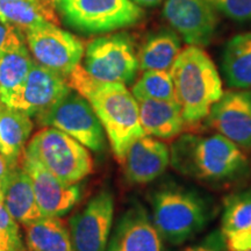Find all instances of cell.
Wrapping results in <instances>:
<instances>
[{"label": "cell", "instance_id": "cell-34", "mask_svg": "<svg viewBox=\"0 0 251 251\" xmlns=\"http://www.w3.org/2000/svg\"><path fill=\"white\" fill-rule=\"evenodd\" d=\"M0 201L4 202V194H2V186H1V181H0Z\"/></svg>", "mask_w": 251, "mask_h": 251}, {"label": "cell", "instance_id": "cell-28", "mask_svg": "<svg viewBox=\"0 0 251 251\" xmlns=\"http://www.w3.org/2000/svg\"><path fill=\"white\" fill-rule=\"evenodd\" d=\"M179 251H229L226 238L220 229L208 233L198 242L180 249Z\"/></svg>", "mask_w": 251, "mask_h": 251}, {"label": "cell", "instance_id": "cell-15", "mask_svg": "<svg viewBox=\"0 0 251 251\" xmlns=\"http://www.w3.org/2000/svg\"><path fill=\"white\" fill-rule=\"evenodd\" d=\"M163 241L146 208L135 205L118 221L106 251H164Z\"/></svg>", "mask_w": 251, "mask_h": 251}, {"label": "cell", "instance_id": "cell-23", "mask_svg": "<svg viewBox=\"0 0 251 251\" xmlns=\"http://www.w3.org/2000/svg\"><path fill=\"white\" fill-rule=\"evenodd\" d=\"M33 64L25 45L0 54V102L9 105L20 92Z\"/></svg>", "mask_w": 251, "mask_h": 251}, {"label": "cell", "instance_id": "cell-11", "mask_svg": "<svg viewBox=\"0 0 251 251\" xmlns=\"http://www.w3.org/2000/svg\"><path fill=\"white\" fill-rule=\"evenodd\" d=\"M207 126L243 150H251V91H226L212 106Z\"/></svg>", "mask_w": 251, "mask_h": 251}, {"label": "cell", "instance_id": "cell-17", "mask_svg": "<svg viewBox=\"0 0 251 251\" xmlns=\"http://www.w3.org/2000/svg\"><path fill=\"white\" fill-rule=\"evenodd\" d=\"M220 230L229 251L251 250V188L226 197Z\"/></svg>", "mask_w": 251, "mask_h": 251}, {"label": "cell", "instance_id": "cell-25", "mask_svg": "<svg viewBox=\"0 0 251 251\" xmlns=\"http://www.w3.org/2000/svg\"><path fill=\"white\" fill-rule=\"evenodd\" d=\"M0 20L25 30L57 21L54 8L40 0H0Z\"/></svg>", "mask_w": 251, "mask_h": 251}, {"label": "cell", "instance_id": "cell-1", "mask_svg": "<svg viewBox=\"0 0 251 251\" xmlns=\"http://www.w3.org/2000/svg\"><path fill=\"white\" fill-rule=\"evenodd\" d=\"M69 86L83 96L101 122L113 153L124 162L127 150L146 135L140 121L139 103L121 83L96 79L78 65L67 76Z\"/></svg>", "mask_w": 251, "mask_h": 251}, {"label": "cell", "instance_id": "cell-16", "mask_svg": "<svg viewBox=\"0 0 251 251\" xmlns=\"http://www.w3.org/2000/svg\"><path fill=\"white\" fill-rule=\"evenodd\" d=\"M170 162V147L156 137L144 135L129 147L122 164L129 183L148 184L161 177Z\"/></svg>", "mask_w": 251, "mask_h": 251}, {"label": "cell", "instance_id": "cell-7", "mask_svg": "<svg viewBox=\"0 0 251 251\" xmlns=\"http://www.w3.org/2000/svg\"><path fill=\"white\" fill-rule=\"evenodd\" d=\"M35 118L40 126L57 128L92 151L105 149L106 133L101 122L90 102L75 90Z\"/></svg>", "mask_w": 251, "mask_h": 251}, {"label": "cell", "instance_id": "cell-19", "mask_svg": "<svg viewBox=\"0 0 251 251\" xmlns=\"http://www.w3.org/2000/svg\"><path fill=\"white\" fill-rule=\"evenodd\" d=\"M144 133L158 140H172L181 135L185 120L178 102L166 100H137Z\"/></svg>", "mask_w": 251, "mask_h": 251}, {"label": "cell", "instance_id": "cell-31", "mask_svg": "<svg viewBox=\"0 0 251 251\" xmlns=\"http://www.w3.org/2000/svg\"><path fill=\"white\" fill-rule=\"evenodd\" d=\"M12 165L9 164L6 157L0 152V181H1L6 177V175L8 174V171L11 170Z\"/></svg>", "mask_w": 251, "mask_h": 251}, {"label": "cell", "instance_id": "cell-30", "mask_svg": "<svg viewBox=\"0 0 251 251\" xmlns=\"http://www.w3.org/2000/svg\"><path fill=\"white\" fill-rule=\"evenodd\" d=\"M24 45V37L20 29L13 25L0 20V54Z\"/></svg>", "mask_w": 251, "mask_h": 251}, {"label": "cell", "instance_id": "cell-27", "mask_svg": "<svg viewBox=\"0 0 251 251\" xmlns=\"http://www.w3.org/2000/svg\"><path fill=\"white\" fill-rule=\"evenodd\" d=\"M213 7L236 21L251 20V0H208Z\"/></svg>", "mask_w": 251, "mask_h": 251}, {"label": "cell", "instance_id": "cell-26", "mask_svg": "<svg viewBox=\"0 0 251 251\" xmlns=\"http://www.w3.org/2000/svg\"><path fill=\"white\" fill-rule=\"evenodd\" d=\"M135 99H152L174 101L175 87L170 71H144L142 77L135 83L131 90Z\"/></svg>", "mask_w": 251, "mask_h": 251}, {"label": "cell", "instance_id": "cell-22", "mask_svg": "<svg viewBox=\"0 0 251 251\" xmlns=\"http://www.w3.org/2000/svg\"><path fill=\"white\" fill-rule=\"evenodd\" d=\"M222 68L229 86L238 90L251 89V31L238 34L228 41Z\"/></svg>", "mask_w": 251, "mask_h": 251}, {"label": "cell", "instance_id": "cell-33", "mask_svg": "<svg viewBox=\"0 0 251 251\" xmlns=\"http://www.w3.org/2000/svg\"><path fill=\"white\" fill-rule=\"evenodd\" d=\"M40 1H42L43 4L49 6V7L54 8V5H55V0H40Z\"/></svg>", "mask_w": 251, "mask_h": 251}, {"label": "cell", "instance_id": "cell-14", "mask_svg": "<svg viewBox=\"0 0 251 251\" xmlns=\"http://www.w3.org/2000/svg\"><path fill=\"white\" fill-rule=\"evenodd\" d=\"M20 162L24 170L29 175L42 216L63 215L76 205L80 198L79 187L76 184L62 183L51 172L25 155Z\"/></svg>", "mask_w": 251, "mask_h": 251}, {"label": "cell", "instance_id": "cell-21", "mask_svg": "<svg viewBox=\"0 0 251 251\" xmlns=\"http://www.w3.org/2000/svg\"><path fill=\"white\" fill-rule=\"evenodd\" d=\"M28 251H75L70 230L58 216H43L25 225Z\"/></svg>", "mask_w": 251, "mask_h": 251}, {"label": "cell", "instance_id": "cell-3", "mask_svg": "<svg viewBox=\"0 0 251 251\" xmlns=\"http://www.w3.org/2000/svg\"><path fill=\"white\" fill-rule=\"evenodd\" d=\"M170 74L185 124L206 119L224 93L219 71L208 54L200 47L188 46L178 55Z\"/></svg>", "mask_w": 251, "mask_h": 251}, {"label": "cell", "instance_id": "cell-13", "mask_svg": "<svg viewBox=\"0 0 251 251\" xmlns=\"http://www.w3.org/2000/svg\"><path fill=\"white\" fill-rule=\"evenodd\" d=\"M70 91L64 76L34 63L20 92L12 99L8 107L23 111L29 117H37L51 108Z\"/></svg>", "mask_w": 251, "mask_h": 251}, {"label": "cell", "instance_id": "cell-9", "mask_svg": "<svg viewBox=\"0 0 251 251\" xmlns=\"http://www.w3.org/2000/svg\"><path fill=\"white\" fill-rule=\"evenodd\" d=\"M26 40L29 51L39 64L65 78L79 65L84 55L83 42L52 23L27 29Z\"/></svg>", "mask_w": 251, "mask_h": 251}, {"label": "cell", "instance_id": "cell-29", "mask_svg": "<svg viewBox=\"0 0 251 251\" xmlns=\"http://www.w3.org/2000/svg\"><path fill=\"white\" fill-rule=\"evenodd\" d=\"M0 231L6 234L11 238L12 242L15 244V247L18 248L19 251H27L23 243V240H21L17 220L9 214L4 202L1 201H0Z\"/></svg>", "mask_w": 251, "mask_h": 251}, {"label": "cell", "instance_id": "cell-12", "mask_svg": "<svg viewBox=\"0 0 251 251\" xmlns=\"http://www.w3.org/2000/svg\"><path fill=\"white\" fill-rule=\"evenodd\" d=\"M163 13L188 46L201 48L211 43L216 15L208 0H166Z\"/></svg>", "mask_w": 251, "mask_h": 251}, {"label": "cell", "instance_id": "cell-20", "mask_svg": "<svg viewBox=\"0 0 251 251\" xmlns=\"http://www.w3.org/2000/svg\"><path fill=\"white\" fill-rule=\"evenodd\" d=\"M31 130L29 115L0 102V152L12 166L23 158Z\"/></svg>", "mask_w": 251, "mask_h": 251}, {"label": "cell", "instance_id": "cell-18", "mask_svg": "<svg viewBox=\"0 0 251 251\" xmlns=\"http://www.w3.org/2000/svg\"><path fill=\"white\" fill-rule=\"evenodd\" d=\"M1 186L4 205L18 222L25 226L43 218L37 206L30 177L23 166H12L1 180Z\"/></svg>", "mask_w": 251, "mask_h": 251}, {"label": "cell", "instance_id": "cell-6", "mask_svg": "<svg viewBox=\"0 0 251 251\" xmlns=\"http://www.w3.org/2000/svg\"><path fill=\"white\" fill-rule=\"evenodd\" d=\"M55 6L67 25L85 34L133 26L143 17L131 0H55Z\"/></svg>", "mask_w": 251, "mask_h": 251}, {"label": "cell", "instance_id": "cell-10", "mask_svg": "<svg viewBox=\"0 0 251 251\" xmlns=\"http://www.w3.org/2000/svg\"><path fill=\"white\" fill-rule=\"evenodd\" d=\"M114 216V198L101 191L80 213L70 219V237L75 251H106Z\"/></svg>", "mask_w": 251, "mask_h": 251}, {"label": "cell", "instance_id": "cell-35", "mask_svg": "<svg viewBox=\"0 0 251 251\" xmlns=\"http://www.w3.org/2000/svg\"><path fill=\"white\" fill-rule=\"evenodd\" d=\"M250 251H251V250H250Z\"/></svg>", "mask_w": 251, "mask_h": 251}, {"label": "cell", "instance_id": "cell-2", "mask_svg": "<svg viewBox=\"0 0 251 251\" xmlns=\"http://www.w3.org/2000/svg\"><path fill=\"white\" fill-rule=\"evenodd\" d=\"M170 151L172 168L202 184L222 186L250 174V162L243 149L220 134L179 135Z\"/></svg>", "mask_w": 251, "mask_h": 251}, {"label": "cell", "instance_id": "cell-32", "mask_svg": "<svg viewBox=\"0 0 251 251\" xmlns=\"http://www.w3.org/2000/svg\"><path fill=\"white\" fill-rule=\"evenodd\" d=\"M135 4H139L142 6H155L162 1V0H131Z\"/></svg>", "mask_w": 251, "mask_h": 251}, {"label": "cell", "instance_id": "cell-24", "mask_svg": "<svg viewBox=\"0 0 251 251\" xmlns=\"http://www.w3.org/2000/svg\"><path fill=\"white\" fill-rule=\"evenodd\" d=\"M180 51V39L175 31H158L150 36L141 48L137 55L140 69L143 71H170Z\"/></svg>", "mask_w": 251, "mask_h": 251}, {"label": "cell", "instance_id": "cell-8", "mask_svg": "<svg viewBox=\"0 0 251 251\" xmlns=\"http://www.w3.org/2000/svg\"><path fill=\"white\" fill-rule=\"evenodd\" d=\"M84 69L96 79L129 84L140 69L139 56L128 34H112L94 39L87 45Z\"/></svg>", "mask_w": 251, "mask_h": 251}, {"label": "cell", "instance_id": "cell-4", "mask_svg": "<svg viewBox=\"0 0 251 251\" xmlns=\"http://www.w3.org/2000/svg\"><path fill=\"white\" fill-rule=\"evenodd\" d=\"M152 222L163 240L181 246L207 227L212 207L201 194L178 184H166L151 197Z\"/></svg>", "mask_w": 251, "mask_h": 251}, {"label": "cell", "instance_id": "cell-5", "mask_svg": "<svg viewBox=\"0 0 251 251\" xmlns=\"http://www.w3.org/2000/svg\"><path fill=\"white\" fill-rule=\"evenodd\" d=\"M24 155L36 161L67 185L77 184L89 176L93 168L86 147L54 127L37 131Z\"/></svg>", "mask_w": 251, "mask_h": 251}]
</instances>
